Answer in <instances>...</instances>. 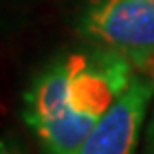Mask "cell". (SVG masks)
I'll list each match as a JSON object with an SVG mask.
<instances>
[{
	"instance_id": "obj_5",
	"label": "cell",
	"mask_w": 154,
	"mask_h": 154,
	"mask_svg": "<svg viewBox=\"0 0 154 154\" xmlns=\"http://www.w3.org/2000/svg\"><path fill=\"white\" fill-rule=\"evenodd\" d=\"M0 154H26L22 144L12 136H0Z\"/></svg>"
},
{
	"instance_id": "obj_4",
	"label": "cell",
	"mask_w": 154,
	"mask_h": 154,
	"mask_svg": "<svg viewBox=\"0 0 154 154\" xmlns=\"http://www.w3.org/2000/svg\"><path fill=\"white\" fill-rule=\"evenodd\" d=\"M140 154H154V102L148 112V118H146V126H144Z\"/></svg>"
},
{
	"instance_id": "obj_2",
	"label": "cell",
	"mask_w": 154,
	"mask_h": 154,
	"mask_svg": "<svg viewBox=\"0 0 154 154\" xmlns=\"http://www.w3.org/2000/svg\"><path fill=\"white\" fill-rule=\"evenodd\" d=\"M76 32L120 54L138 72L154 74V0H84Z\"/></svg>"
},
{
	"instance_id": "obj_1",
	"label": "cell",
	"mask_w": 154,
	"mask_h": 154,
	"mask_svg": "<svg viewBox=\"0 0 154 154\" xmlns=\"http://www.w3.org/2000/svg\"><path fill=\"white\" fill-rule=\"evenodd\" d=\"M136 74L126 58L90 42L48 58L20 110L42 154H74Z\"/></svg>"
},
{
	"instance_id": "obj_3",
	"label": "cell",
	"mask_w": 154,
	"mask_h": 154,
	"mask_svg": "<svg viewBox=\"0 0 154 154\" xmlns=\"http://www.w3.org/2000/svg\"><path fill=\"white\" fill-rule=\"evenodd\" d=\"M152 102L154 74L138 72L74 154H140Z\"/></svg>"
}]
</instances>
